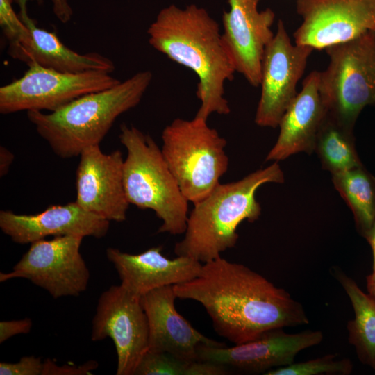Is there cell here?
<instances>
[{
	"mask_svg": "<svg viewBox=\"0 0 375 375\" xmlns=\"http://www.w3.org/2000/svg\"><path fill=\"white\" fill-rule=\"evenodd\" d=\"M178 299L200 303L217 333L234 344L265 331L308 324L302 305L248 267L218 257L194 279L174 285Z\"/></svg>",
	"mask_w": 375,
	"mask_h": 375,
	"instance_id": "1",
	"label": "cell"
},
{
	"mask_svg": "<svg viewBox=\"0 0 375 375\" xmlns=\"http://www.w3.org/2000/svg\"><path fill=\"white\" fill-rule=\"evenodd\" d=\"M147 34L153 49L197 76L196 95L201 105L195 117L207 120L212 113H230L224 85L233 81L235 69L219 24L205 8L193 3L165 7Z\"/></svg>",
	"mask_w": 375,
	"mask_h": 375,
	"instance_id": "2",
	"label": "cell"
},
{
	"mask_svg": "<svg viewBox=\"0 0 375 375\" xmlns=\"http://www.w3.org/2000/svg\"><path fill=\"white\" fill-rule=\"evenodd\" d=\"M153 78L139 72L117 85L83 95L49 113L27 112L37 133L62 158L80 156L88 147L99 145L118 117L137 106Z\"/></svg>",
	"mask_w": 375,
	"mask_h": 375,
	"instance_id": "3",
	"label": "cell"
},
{
	"mask_svg": "<svg viewBox=\"0 0 375 375\" xmlns=\"http://www.w3.org/2000/svg\"><path fill=\"white\" fill-rule=\"evenodd\" d=\"M285 176L278 162L243 178L219 183L203 199L194 204L188 215L185 235L174 247L176 256L209 262L233 248L238 240L241 222H253L261 214L256 200L258 189L265 183H283Z\"/></svg>",
	"mask_w": 375,
	"mask_h": 375,
	"instance_id": "4",
	"label": "cell"
},
{
	"mask_svg": "<svg viewBox=\"0 0 375 375\" xmlns=\"http://www.w3.org/2000/svg\"><path fill=\"white\" fill-rule=\"evenodd\" d=\"M127 150L123 181L127 200L139 208L155 212L162 223L158 233H184L188 201L154 140L133 126L123 124L119 135Z\"/></svg>",
	"mask_w": 375,
	"mask_h": 375,
	"instance_id": "5",
	"label": "cell"
},
{
	"mask_svg": "<svg viewBox=\"0 0 375 375\" xmlns=\"http://www.w3.org/2000/svg\"><path fill=\"white\" fill-rule=\"evenodd\" d=\"M162 141L165 160L189 202L200 201L220 183L228 166L227 142L207 120L176 118L162 131Z\"/></svg>",
	"mask_w": 375,
	"mask_h": 375,
	"instance_id": "6",
	"label": "cell"
},
{
	"mask_svg": "<svg viewBox=\"0 0 375 375\" xmlns=\"http://www.w3.org/2000/svg\"><path fill=\"white\" fill-rule=\"evenodd\" d=\"M329 62L319 72V92L328 112L354 128L362 110L375 106V31L325 49Z\"/></svg>",
	"mask_w": 375,
	"mask_h": 375,
	"instance_id": "7",
	"label": "cell"
},
{
	"mask_svg": "<svg viewBox=\"0 0 375 375\" xmlns=\"http://www.w3.org/2000/svg\"><path fill=\"white\" fill-rule=\"evenodd\" d=\"M27 65L28 69L19 78L0 88L1 114L53 112L83 95L110 88L121 81L101 71L69 73L35 62Z\"/></svg>",
	"mask_w": 375,
	"mask_h": 375,
	"instance_id": "8",
	"label": "cell"
},
{
	"mask_svg": "<svg viewBox=\"0 0 375 375\" xmlns=\"http://www.w3.org/2000/svg\"><path fill=\"white\" fill-rule=\"evenodd\" d=\"M83 238L56 236L35 241L13 266L0 273V281L22 278L53 298L76 297L87 290L90 272L80 252Z\"/></svg>",
	"mask_w": 375,
	"mask_h": 375,
	"instance_id": "9",
	"label": "cell"
},
{
	"mask_svg": "<svg viewBox=\"0 0 375 375\" xmlns=\"http://www.w3.org/2000/svg\"><path fill=\"white\" fill-rule=\"evenodd\" d=\"M149 323L141 297L122 284L100 295L92 321L91 340L110 338L117 355V375H134L149 347Z\"/></svg>",
	"mask_w": 375,
	"mask_h": 375,
	"instance_id": "10",
	"label": "cell"
},
{
	"mask_svg": "<svg viewBox=\"0 0 375 375\" xmlns=\"http://www.w3.org/2000/svg\"><path fill=\"white\" fill-rule=\"evenodd\" d=\"M314 49L293 44L284 22L279 19L276 33L265 48L262 60L261 94L255 123L276 128L296 98L297 85L306 70Z\"/></svg>",
	"mask_w": 375,
	"mask_h": 375,
	"instance_id": "11",
	"label": "cell"
},
{
	"mask_svg": "<svg viewBox=\"0 0 375 375\" xmlns=\"http://www.w3.org/2000/svg\"><path fill=\"white\" fill-rule=\"evenodd\" d=\"M296 10L302 22L294 43L314 50L375 31V0H297Z\"/></svg>",
	"mask_w": 375,
	"mask_h": 375,
	"instance_id": "12",
	"label": "cell"
},
{
	"mask_svg": "<svg viewBox=\"0 0 375 375\" xmlns=\"http://www.w3.org/2000/svg\"><path fill=\"white\" fill-rule=\"evenodd\" d=\"M323 339L320 331L288 333L283 328H274L231 347L201 344L197 349V359L222 365L230 372L265 374L293 363L298 353L319 344Z\"/></svg>",
	"mask_w": 375,
	"mask_h": 375,
	"instance_id": "13",
	"label": "cell"
},
{
	"mask_svg": "<svg viewBox=\"0 0 375 375\" xmlns=\"http://www.w3.org/2000/svg\"><path fill=\"white\" fill-rule=\"evenodd\" d=\"M76 172V202L83 209L108 221L126 219L128 203L123 181L122 153H103L99 145L80 154Z\"/></svg>",
	"mask_w": 375,
	"mask_h": 375,
	"instance_id": "14",
	"label": "cell"
},
{
	"mask_svg": "<svg viewBox=\"0 0 375 375\" xmlns=\"http://www.w3.org/2000/svg\"><path fill=\"white\" fill-rule=\"evenodd\" d=\"M260 0H228L230 10L222 15L223 42L235 72L253 87L260 86L262 60L274 33L275 13L271 8L259 11Z\"/></svg>",
	"mask_w": 375,
	"mask_h": 375,
	"instance_id": "15",
	"label": "cell"
},
{
	"mask_svg": "<svg viewBox=\"0 0 375 375\" xmlns=\"http://www.w3.org/2000/svg\"><path fill=\"white\" fill-rule=\"evenodd\" d=\"M110 221L81 207L76 201L50 206L35 215L0 211V228L15 243L31 244L47 236L103 238Z\"/></svg>",
	"mask_w": 375,
	"mask_h": 375,
	"instance_id": "16",
	"label": "cell"
},
{
	"mask_svg": "<svg viewBox=\"0 0 375 375\" xmlns=\"http://www.w3.org/2000/svg\"><path fill=\"white\" fill-rule=\"evenodd\" d=\"M174 285L154 289L141 297L149 323L148 350L166 352L186 360L197 359L198 347H225L195 329L176 309Z\"/></svg>",
	"mask_w": 375,
	"mask_h": 375,
	"instance_id": "17",
	"label": "cell"
},
{
	"mask_svg": "<svg viewBox=\"0 0 375 375\" xmlns=\"http://www.w3.org/2000/svg\"><path fill=\"white\" fill-rule=\"evenodd\" d=\"M106 257L116 269L121 284L141 297L167 285H176L196 278L202 262L189 256L169 259L162 253V247H154L138 254L109 247Z\"/></svg>",
	"mask_w": 375,
	"mask_h": 375,
	"instance_id": "18",
	"label": "cell"
},
{
	"mask_svg": "<svg viewBox=\"0 0 375 375\" xmlns=\"http://www.w3.org/2000/svg\"><path fill=\"white\" fill-rule=\"evenodd\" d=\"M319 85V71H312L305 78L301 90L281 119L278 139L266 161L278 162L298 153L314 152L317 135L328 112Z\"/></svg>",
	"mask_w": 375,
	"mask_h": 375,
	"instance_id": "19",
	"label": "cell"
},
{
	"mask_svg": "<svg viewBox=\"0 0 375 375\" xmlns=\"http://www.w3.org/2000/svg\"><path fill=\"white\" fill-rule=\"evenodd\" d=\"M28 1L16 0L19 8L17 15L28 28L30 38L9 53L13 59L27 65L35 62L62 72L101 71L111 74L115 71V64L108 57L97 52L79 53L65 46L54 33L40 28L28 14Z\"/></svg>",
	"mask_w": 375,
	"mask_h": 375,
	"instance_id": "20",
	"label": "cell"
},
{
	"mask_svg": "<svg viewBox=\"0 0 375 375\" xmlns=\"http://www.w3.org/2000/svg\"><path fill=\"white\" fill-rule=\"evenodd\" d=\"M332 269L334 277L349 297L354 312V318L349 320L347 325L348 341L354 347L359 360L374 368L375 301L338 267Z\"/></svg>",
	"mask_w": 375,
	"mask_h": 375,
	"instance_id": "21",
	"label": "cell"
},
{
	"mask_svg": "<svg viewBox=\"0 0 375 375\" xmlns=\"http://www.w3.org/2000/svg\"><path fill=\"white\" fill-rule=\"evenodd\" d=\"M353 129L328 112L317 135L314 151L331 174L363 165L356 147Z\"/></svg>",
	"mask_w": 375,
	"mask_h": 375,
	"instance_id": "22",
	"label": "cell"
},
{
	"mask_svg": "<svg viewBox=\"0 0 375 375\" xmlns=\"http://www.w3.org/2000/svg\"><path fill=\"white\" fill-rule=\"evenodd\" d=\"M335 190L351 209L356 228L366 236L375 221V177L363 165L331 174Z\"/></svg>",
	"mask_w": 375,
	"mask_h": 375,
	"instance_id": "23",
	"label": "cell"
},
{
	"mask_svg": "<svg viewBox=\"0 0 375 375\" xmlns=\"http://www.w3.org/2000/svg\"><path fill=\"white\" fill-rule=\"evenodd\" d=\"M199 360H186L166 352L147 351L134 375H198Z\"/></svg>",
	"mask_w": 375,
	"mask_h": 375,
	"instance_id": "24",
	"label": "cell"
},
{
	"mask_svg": "<svg viewBox=\"0 0 375 375\" xmlns=\"http://www.w3.org/2000/svg\"><path fill=\"white\" fill-rule=\"evenodd\" d=\"M336 354L324 356L273 369L265 375H349L353 364L348 358L337 359Z\"/></svg>",
	"mask_w": 375,
	"mask_h": 375,
	"instance_id": "25",
	"label": "cell"
},
{
	"mask_svg": "<svg viewBox=\"0 0 375 375\" xmlns=\"http://www.w3.org/2000/svg\"><path fill=\"white\" fill-rule=\"evenodd\" d=\"M12 1L0 0V25L9 42L8 52L25 44L30 38L28 28L12 9Z\"/></svg>",
	"mask_w": 375,
	"mask_h": 375,
	"instance_id": "26",
	"label": "cell"
},
{
	"mask_svg": "<svg viewBox=\"0 0 375 375\" xmlns=\"http://www.w3.org/2000/svg\"><path fill=\"white\" fill-rule=\"evenodd\" d=\"M44 361L39 357L25 356L17 362H0V375H42Z\"/></svg>",
	"mask_w": 375,
	"mask_h": 375,
	"instance_id": "27",
	"label": "cell"
},
{
	"mask_svg": "<svg viewBox=\"0 0 375 375\" xmlns=\"http://www.w3.org/2000/svg\"><path fill=\"white\" fill-rule=\"evenodd\" d=\"M98 363L94 360H90L82 365L75 366L64 365L58 366L50 359L44 361L42 375H83L91 374V372L95 369Z\"/></svg>",
	"mask_w": 375,
	"mask_h": 375,
	"instance_id": "28",
	"label": "cell"
},
{
	"mask_svg": "<svg viewBox=\"0 0 375 375\" xmlns=\"http://www.w3.org/2000/svg\"><path fill=\"white\" fill-rule=\"evenodd\" d=\"M33 322L30 318L19 320L2 321L0 322V343H3L11 337L28 333Z\"/></svg>",
	"mask_w": 375,
	"mask_h": 375,
	"instance_id": "29",
	"label": "cell"
},
{
	"mask_svg": "<svg viewBox=\"0 0 375 375\" xmlns=\"http://www.w3.org/2000/svg\"><path fill=\"white\" fill-rule=\"evenodd\" d=\"M55 16L62 23H67L73 15L72 8L68 0H51Z\"/></svg>",
	"mask_w": 375,
	"mask_h": 375,
	"instance_id": "30",
	"label": "cell"
},
{
	"mask_svg": "<svg viewBox=\"0 0 375 375\" xmlns=\"http://www.w3.org/2000/svg\"><path fill=\"white\" fill-rule=\"evenodd\" d=\"M14 154L5 147H0V176L3 177L9 172L14 160Z\"/></svg>",
	"mask_w": 375,
	"mask_h": 375,
	"instance_id": "31",
	"label": "cell"
},
{
	"mask_svg": "<svg viewBox=\"0 0 375 375\" xmlns=\"http://www.w3.org/2000/svg\"><path fill=\"white\" fill-rule=\"evenodd\" d=\"M365 238L372 249L373 256L372 272H375V221Z\"/></svg>",
	"mask_w": 375,
	"mask_h": 375,
	"instance_id": "32",
	"label": "cell"
},
{
	"mask_svg": "<svg viewBox=\"0 0 375 375\" xmlns=\"http://www.w3.org/2000/svg\"><path fill=\"white\" fill-rule=\"evenodd\" d=\"M368 294L375 301V272H372L366 277Z\"/></svg>",
	"mask_w": 375,
	"mask_h": 375,
	"instance_id": "33",
	"label": "cell"
},
{
	"mask_svg": "<svg viewBox=\"0 0 375 375\" xmlns=\"http://www.w3.org/2000/svg\"><path fill=\"white\" fill-rule=\"evenodd\" d=\"M373 369H374V372H375V365H374V368H373Z\"/></svg>",
	"mask_w": 375,
	"mask_h": 375,
	"instance_id": "34",
	"label": "cell"
}]
</instances>
